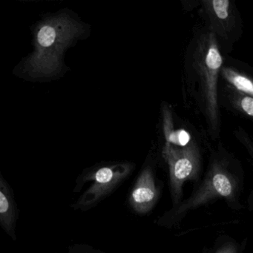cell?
Returning a JSON list of instances; mask_svg holds the SVG:
<instances>
[{"label":"cell","mask_w":253,"mask_h":253,"mask_svg":"<svg viewBox=\"0 0 253 253\" xmlns=\"http://www.w3.org/2000/svg\"><path fill=\"white\" fill-rule=\"evenodd\" d=\"M189 91L205 118L211 137L220 133L218 80L223 67L220 44L208 31L200 34L191 43L186 59Z\"/></svg>","instance_id":"1"},{"label":"cell","mask_w":253,"mask_h":253,"mask_svg":"<svg viewBox=\"0 0 253 253\" xmlns=\"http://www.w3.org/2000/svg\"><path fill=\"white\" fill-rule=\"evenodd\" d=\"M241 189V176L227 161L215 158L210 163L204 180L192 195L164 213L157 224L171 227L181 221L191 211L219 199L224 200L231 208L239 210L242 207L240 203Z\"/></svg>","instance_id":"2"},{"label":"cell","mask_w":253,"mask_h":253,"mask_svg":"<svg viewBox=\"0 0 253 253\" xmlns=\"http://www.w3.org/2000/svg\"><path fill=\"white\" fill-rule=\"evenodd\" d=\"M81 26L66 16L40 25L35 35V51L27 63L35 76H49L58 72L63 50L81 32Z\"/></svg>","instance_id":"3"},{"label":"cell","mask_w":253,"mask_h":253,"mask_svg":"<svg viewBox=\"0 0 253 253\" xmlns=\"http://www.w3.org/2000/svg\"><path fill=\"white\" fill-rule=\"evenodd\" d=\"M163 157L169 171V186L172 207L183 201V187L186 181H196L201 171V152L195 141L186 146L165 143Z\"/></svg>","instance_id":"4"},{"label":"cell","mask_w":253,"mask_h":253,"mask_svg":"<svg viewBox=\"0 0 253 253\" xmlns=\"http://www.w3.org/2000/svg\"><path fill=\"white\" fill-rule=\"evenodd\" d=\"M132 170L131 164L122 163L104 166L88 173L83 180L82 184L75 188L74 192H79L83 185H85L87 182H89V186L78 201L72 204V208L82 211L91 210L118 189Z\"/></svg>","instance_id":"5"},{"label":"cell","mask_w":253,"mask_h":253,"mask_svg":"<svg viewBox=\"0 0 253 253\" xmlns=\"http://www.w3.org/2000/svg\"><path fill=\"white\" fill-rule=\"evenodd\" d=\"M201 13L205 19L207 31L220 41H228L233 36L238 24L235 5L230 0H203Z\"/></svg>","instance_id":"6"},{"label":"cell","mask_w":253,"mask_h":253,"mask_svg":"<svg viewBox=\"0 0 253 253\" xmlns=\"http://www.w3.org/2000/svg\"><path fill=\"white\" fill-rule=\"evenodd\" d=\"M160 198V190L155 182L153 171L146 167L137 177L131 193L130 207L137 214H145L153 210Z\"/></svg>","instance_id":"7"},{"label":"cell","mask_w":253,"mask_h":253,"mask_svg":"<svg viewBox=\"0 0 253 253\" xmlns=\"http://www.w3.org/2000/svg\"><path fill=\"white\" fill-rule=\"evenodd\" d=\"M19 218V210L14 198L12 188L0 176V225L4 232L12 238L17 240L16 226Z\"/></svg>","instance_id":"8"},{"label":"cell","mask_w":253,"mask_h":253,"mask_svg":"<svg viewBox=\"0 0 253 253\" xmlns=\"http://www.w3.org/2000/svg\"><path fill=\"white\" fill-rule=\"evenodd\" d=\"M220 77L229 86L253 97V78L233 68L223 66Z\"/></svg>","instance_id":"9"},{"label":"cell","mask_w":253,"mask_h":253,"mask_svg":"<svg viewBox=\"0 0 253 253\" xmlns=\"http://www.w3.org/2000/svg\"><path fill=\"white\" fill-rule=\"evenodd\" d=\"M226 95L232 107L241 115L253 119V97L228 85Z\"/></svg>","instance_id":"10"},{"label":"cell","mask_w":253,"mask_h":253,"mask_svg":"<svg viewBox=\"0 0 253 253\" xmlns=\"http://www.w3.org/2000/svg\"><path fill=\"white\" fill-rule=\"evenodd\" d=\"M211 253H241V246L228 238L227 239L219 241V244L214 247Z\"/></svg>","instance_id":"11"},{"label":"cell","mask_w":253,"mask_h":253,"mask_svg":"<svg viewBox=\"0 0 253 253\" xmlns=\"http://www.w3.org/2000/svg\"><path fill=\"white\" fill-rule=\"evenodd\" d=\"M61 253H106L92 246L85 244H76L69 246L66 251Z\"/></svg>","instance_id":"12"},{"label":"cell","mask_w":253,"mask_h":253,"mask_svg":"<svg viewBox=\"0 0 253 253\" xmlns=\"http://www.w3.org/2000/svg\"><path fill=\"white\" fill-rule=\"evenodd\" d=\"M239 137L243 144L245 146V147L248 150L249 153H250V156H251L253 161V140H252L250 137L241 134H239ZM249 203H250V207L253 209V192H252L250 194V198H249Z\"/></svg>","instance_id":"13"}]
</instances>
